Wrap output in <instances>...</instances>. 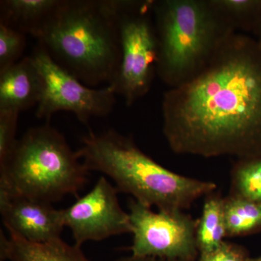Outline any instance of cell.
<instances>
[{"instance_id":"cell-1","label":"cell","mask_w":261,"mask_h":261,"mask_svg":"<svg viewBox=\"0 0 261 261\" xmlns=\"http://www.w3.org/2000/svg\"><path fill=\"white\" fill-rule=\"evenodd\" d=\"M163 132L178 154L203 158L261 156V46L234 33L205 69L168 89Z\"/></svg>"},{"instance_id":"cell-2","label":"cell","mask_w":261,"mask_h":261,"mask_svg":"<svg viewBox=\"0 0 261 261\" xmlns=\"http://www.w3.org/2000/svg\"><path fill=\"white\" fill-rule=\"evenodd\" d=\"M35 38L86 86L111 85L121 61L118 0H60Z\"/></svg>"},{"instance_id":"cell-3","label":"cell","mask_w":261,"mask_h":261,"mask_svg":"<svg viewBox=\"0 0 261 261\" xmlns=\"http://www.w3.org/2000/svg\"><path fill=\"white\" fill-rule=\"evenodd\" d=\"M76 152L89 171L107 175L118 191L130 194L147 207L155 206L160 211L190 208L195 200L216 189L214 182L169 171L142 152L132 137L113 129L89 132Z\"/></svg>"},{"instance_id":"cell-4","label":"cell","mask_w":261,"mask_h":261,"mask_svg":"<svg viewBox=\"0 0 261 261\" xmlns=\"http://www.w3.org/2000/svg\"><path fill=\"white\" fill-rule=\"evenodd\" d=\"M156 74L169 89L191 80L237 33L212 0H154Z\"/></svg>"},{"instance_id":"cell-5","label":"cell","mask_w":261,"mask_h":261,"mask_svg":"<svg viewBox=\"0 0 261 261\" xmlns=\"http://www.w3.org/2000/svg\"><path fill=\"white\" fill-rule=\"evenodd\" d=\"M88 172L64 136L47 122L18 140L0 169V190L51 204L65 195H78Z\"/></svg>"},{"instance_id":"cell-6","label":"cell","mask_w":261,"mask_h":261,"mask_svg":"<svg viewBox=\"0 0 261 261\" xmlns=\"http://www.w3.org/2000/svg\"><path fill=\"white\" fill-rule=\"evenodd\" d=\"M154 0H118L121 61L111 87L132 106L150 90L156 74L159 43Z\"/></svg>"},{"instance_id":"cell-7","label":"cell","mask_w":261,"mask_h":261,"mask_svg":"<svg viewBox=\"0 0 261 261\" xmlns=\"http://www.w3.org/2000/svg\"><path fill=\"white\" fill-rule=\"evenodd\" d=\"M31 57L43 81L42 97L36 110L38 118L49 122L55 113L67 111L87 125L92 118L112 112L117 95L112 87L94 89L86 86L53 61L39 44Z\"/></svg>"},{"instance_id":"cell-8","label":"cell","mask_w":261,"mask_h":261,"mask_svg":"<svg viewBox=\"0 0 261 261\" xmlns=\"http://www.w3.org/2000/svg\"><path fill=\"white\" fill-rule=\"evenodd\" d=\"M133 244L132 255L166 260L195 261L197 221L183 211L154 212L132 199L128 205Z\"/></svg>"},{"instance_id":"cell-9","label":"cell","mask_w":261,"mask_h":261,"mask_svg":"<svg viewBox=\"0 0 261 261\" xmlns=\"http://www.w3.org/2000/svg\"><path fill=\"white\" fill-rule=\"evenodd\" d=\"M118 190L105 177L68 208L63 209L65 226L70 228L75 245L101 241L122 233H132L129 215L118 201Z\"/></svg>"},{"instance_id":"cell-10","label":"cell","mask_w":261,"mask_h":261,"mask_svg":"<svg viewBox=\"0 0 261 261\" xmlns=\"http://www.w3.org/2000/svg\"><path fill=\"white\" fill-rule=\"evenodd\" d=\"M0 211L9 234L38 244L62 239L63 210L51 203L0 190Z\"/></svg>"},{"instance_id":"cell-11","label":"cell","mask_w":261,"mask_h":261,"mask_svg":"<svg viewBox=\"0 0 261 261\" xmlns=\"http://www.w3.org/2000/svg\"><path fill=\"white\" fill-rule=\"evenodd\" d=\"M43 81L32 57L0 73V111L20 113L37 106L42 97Z\"/></svg>"},{"instance_id":"cell-12","label":"cell","mask_w":261,"mask_h":261,"mask_svg":"<svg viewBox=\"0 0 261 261\" xmlns=\"http://www.w3.org/2000/svg\"><path fill=\"white\" fill-rule=\"evenodd\" d=\"M60 0H3L0 23L35 37Z\"/></svg>"},{"instance_id":"cell-13","label":"cell","mask_w":261,"mask_h":261,"mask_svg":"<svg viewBox=\"0 0 261 261\" xmlns=\"http://www.w3.org/2000/svg\"><path fill=\"white\" fill-rule=\"evenodd\" d=\"M8 261H90L81 247L70 245L62 239L47 243H33L15 235L8 239Z\"/></svg>"},{"instance_id":"cell-14","label":"cell","mask_w":261,"mask_h":261,"mask_svg":"<svg viewBox=\"0 0 261 261\" xmlns=\"http://www.w3.org/2000/svg\"><path fill=\"white\" fill-rule=\"evenodd\" d=\"M224 198L219 194L206 196L202 216L197 221L196 240L200 255L208 253L221 245L226 236Z\"/></svg>"},{"instance_id":"cell-15","label":"cell","mask_w":261,"mask_h":261,"mask_svg":"<svg viewBox=\"0 0 261 261\" xmlns=\"http://www.w3.org/2000/svg\"><path fill=\"white\" fill-rule=\"evenodd\" d=\"M226 236L248 234L261 229V204L229 195L224 198Z\"/></svg>"},{"instance_id":"cell-16","label":"cell","mask_w":261,"mask_h":261,"mask_svg":"<svg viewBox=\"0 0 261 261\" xmlns=\"http://www.w3.org/2000/svg\"><path fill=\"white\" fill-rule=\"evenodd\" d=\"M231 176L230 195L261 204V156L238 159Z\"/></svg>"},{"instance_id":"cell-17","label":"cell","mask_w":261,"mask_h":261,"mask_svg":"<svg viewBox=\"0 0 261 261\" xmlns=\"http://www.w3.org/2000/svg\"><path fill=\"white\" fill-rule=\"evenodd\" d=\"M237 32H253L261 15V0H212Z\"/></svg>"},{"instance_id":"cell-18","label":"cell","mask_w":261,"mask_h":261,"mask_svg":"<svg viewBox=\"0 0 261 261\" xmlns=\"http://www.w3.org/2000/svg\"><path fill=\"white\" fill-rule=\"evenodd\" d=\"M23 33L0 23V73L22 59L27 37Z\"/></svg>"},{"instance_id":"cell-19","label":"cell","mask_w":261,"mask_h":261,"mask_svg":"<svg viewBox=\"0 0 261 261\" xmlns=\"http://www.w3.org/2000/svg\"><path fill=\"white\" fill-rule=\"evenodd\" d=\"M19 115L15 111H0V169L8 163L18 142L16 132Z\"/></svg>"},{"instance_id":"cell-20","label":"cell","mask_w":261,"mask_h":261,"mask_svg":"<svg viewBox=\"0 0 261 261\" xmlns=\"http://www.w3.org/2000/svg\"><path fill=\"white\" fill-rule=\"evenodd\" d=\"M250 258L246 249L224 241L213 251L200 255L199 261H249Z\"/></svg>"},{"instance_id":"cell-21","label":"cell","mask_w":261,"mask_h":261,"mask_svg":"<svg viewBox=\"0 0 261 261\" xmlns=\"http://www.w3.org/2000/svg\"><path fill=\"white\" fill-rule=\"evenodd\" d=\"M114 261H178L166 260V259L157 258L151 257H137L130 255L129 256L122 257Z\"/></svg>"},{"instance_id":"cell-22","label":"cell","mask_w":261,"mask_h":261,"mask_svg":"<svg viewBox=\"0 0 261 261\" xmlns=\"http://www.w3.org/2000/svg\"><path fill=\"white\" fill-rule=\"evenodd\" d=\"M252 33H253L254 35H255V39H256L257 42H258V44L261 46V15L258 21H257L256 27H255Z\"/></svg>"},{"instance_id":"cell-23","label":"cell","mask_w":261,"mask_h":261,"mask_svg":"<svg viewBox=\"0 0 261 261\" xmlns=\"http://www.w3.org/2000/svg\"><path fill=\"white\" fill-rule=\"evenodd\" d=\"M249 261H261V255L260 256L254 257V258H252L250 257V260Z\"/></svg>"}]
</instances>
